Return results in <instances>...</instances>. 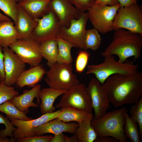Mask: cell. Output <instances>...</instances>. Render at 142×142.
<instances>
[{
  "label": "cell",
  "mask_w": 142,
  "mask_h": 142,
  "mask_svg": "<svg viewBox=\"0 0 142 142\" xmlns=\"http://www.w3.org/2000/svg\"><path fill=\"white\" fill-rule=\"evenodd\" d=\"M46 72L44 80L49 87L67 90L80 83L76 75L73 72L72 64L56 62Z\"/></svg>",
  "instance_id": "5"
},
{
  "label": "cell",
  "mask_w": 142,
  "mask_h": 142,
  "mask_svg": "<svg viewBox=\"0 0 142 142\" xmlns=\"http://www.w3.org/2000/svg\"><path fill=\"white\" fill-rule=\"evenodd\" d=\"M57 118L65 123L75 122L80 123L84 120L89 113L85 111L69 107H63Z\"/></svg>",
  "instance_id": "25"
},
{
  "label": "cell",
  "mask_w": 142,
  "mask_h": 142,
  "mask_svg": "<svg viewBox=\"0 0 142 142\" xmlns=\"http://www.w3.org/2000/svg\"><path fill=\"white\" fill-rule=\"evenodd\" d=\"M0 124H4L5 126V129H2L0 130V136L6 138L8 136L11 138L14 139L13 132L16 128L6 117H4L0 114Z\"/></svg>",
  "instance_id": "34"
},
{
  "label": "cell",
  "mask_w": 142,
  "mask_h": 142,
  "mask_svg": "<svg viewBox=\"0 0 142 142\" xmlns=\"http://www.w3.org/2000/svg\"><path fill=\"white\" fill-rule=\"evenodd\" d=\"M78 125L77 122L65 123L56 118L34 128L32 131V136L47 133L54 135L63 133L74 134Z\"/></svg>",
  "instance_id": "16"
},
{
  "label": "cell",
  "mask_w": 142,
  "mask_h": 142,
  "mask_svg": "<svg viewBox=\"0 0 142 142\" xmlns=\"http://www.w3.org/2000/svg\"><path fill=\"white\" fill-rule=\"evenodd\" d=\"M58 52L57 62L71 64L73 62L71 50L74 47L70 42L59 37L57 39Z\"/></svg>",
  "instance_id": "26"
},
{
  "label": "cell",
  "mask_w": 142,
  "mask_h": 142,
  "mask_svg": "<svg viewBox=\"0 0 142 142\" xmlns=\"http://www.w3.org/2000/svg\"><path fill=\"white\" fill-rule=\"evenodd\" d=\"M124 126V133L127 139L132 142H140V134L138 124L133 120L126 113Z\"/></svg>",
  "instance_id": "28"
},
{
  "label": "cell",
  "mask_w": 142,
  "mask_h": 142,
  "mask_svg": "<svg viewBox=\"0 0 142 142\" xmlns=\"http://www.w3.org/2000/svg\"><path fill=\"white\" fill-rule=\"evenodd\" d=\"M55 107L58 108H71L88 113H92L93 109L85 85L80 83L73 86L63 94L59 102Z\"/></svg>",
  "instance_id": "8"
},
{
  "label": "cell",
  "mask_w": 142,
  "mask_h": 142,
  "mask_svg": "<svg viewBox=\"0 0 142 142\" xmlns=\"http://www.w3.org/2000/svg\"><path fill=\"white\" fill-rule=\"evenodd\" d=\"M14 0L15 1L17 2H18V0Z\"/></svg>",
  "instance_id": "45"
},
{
  "label": "cell",
  "mask_w": 142,
  "mask_h": 142,
  "mask_svg": "<svg viewBox=\"0 0 142 142\" xmlns=\"http://www.w3.org/2000/svg\"><path fill=\"white\" fill-rule=\"evenodd\" d=\"M38 22L32 34V39L39 44L59 37L61 25L57 17L50 11L41 18L34 19Z\"/></svg>",
  "instance_id": "10"
},
{
  "label": "cell",
  "mask_w": 142,
  "mask_h": 142,
  "mask_svg": "<svg viewBox=\"0 0 142 142\" xmlns=\"http://www.w3.org/2000/svg\"><path fill=\"white\" fill-rule=\"evenodd\" d=\"M86 88L92 101L94 113V118L98 119L110 107L106 91L103 85L94 78L91 79Z\"/></svg>",
  "instance_id": "12"
},
{
  "label": "cell",
  "mask_w": 142,
  "mask_h": 142,
  "mask_svg": "<svg viewBox=\"0 0 142 142\" xmlns=\"http://www.w3.org/2000/svg\"><path fill=\"white\" fill-rule=\"evenodd\" d=\"M130 118L138 125L140 138L142 139V97L138 102L134 104L129 111Z\"/></svg>",
  "instance_id": "31"
},
{
  "label": "cell",
  "mask_w": 142,
  "mask_h": 142,
  "mask_svg": "<svg viewBox=\"0 0 142 142\" xmlns=\"http://www.w3.org/2000/svg\"><path fill=\"white\" fill-rule=\"evenodd\" d=\"M78 141L75 135L69 137L60 133L53 136L50 142H78Z\"/></svg>",
  "instance_id": "37"
},
{
  "label": "cell",
  "mask_w": 142,
  "mask_h": 142,
  "mask_svg": "<svg viewBox=\"0 0 142 142\" xmlns=\"http://www.w3.org/2000/svg\"><path fill=\"white\" fill-rule=\"evenodd\" d=\"M19 94L14 87L7 86L4 81H2L0 84V105L7 101L11 100Z\"/></svg>",
  "instance_id": "32"
},
{
  "label": "cell",
  "mask_w": 142,
  "mask_h": 142,
  "mask_svg": "<svg viewBox=\"0 0 142 142\" xmlns=\"http://www.w3.org/2000/svg\"><path fill=\"white\" fill-rule=\"evenodd\" d=\"M50 0H22L18 5L33 19L41 18L50 10L49 4Z\"/></svg>",
  "instance_id": "20"
},
{
  "label": "cell",
  "mask_w": 142,
  "mask_h": 142,
  "mask_svg": "<svg viewBox=\"0 0 142 142\" xmlns=\"http://www.w3.org/2000/svg\"><path fill=\"white\" fill-rule=\"evenodd\" d=\"M18 6L14 0H0V9L13 20L14 24L17 21Z\"/></svg>",
  "instance_id": "30"
},
{
  "label": "cell",
  "mask_w": 142,
  "mask_h": 142,
  "mask_svg": "<svg viewBox=\"0 0 142 142\" xmlns=\"http://www.w3.org/2000/svg\"><path fill=\"white\" fill-rule=\"evenodd\" d=\"M95 3L113 6L119 4L117 0H95Z\"/></svg>",
  "instance_id": "39"
},
{
  "label": "cell",
  "mask_w": 142,
  "mask_h": 142,
  "mask_svg": "<svg viewBox=\"0 0 142 142\" xmlns=\"http://www.w3.org/2000/svg\"><path fill=\"white\" fill-rule=\"evenodd\" d=\"M9 47L23 62L32 67L39 65L43 58L40 44L32 38L18 39Z\"/></svg>",
  "instance_id": "11"
},
{
  "label": "cell",
  "mask_w": 142,
  "mask_h": 142,
  "mask_svg": "<svg viewBox=\"0 0 142 142\" xmlns=\"http://www.w3.org/2000/svg\"><path fill=\"white\" fill-rule=\"evenodd\" d=\"M127 112V109L124 106L106 112L98 119L93 118L91 124L97 136H108L115 138L118 141L127 142L123 131L125 115Z\"/></svg>",
  "instance_id": "3"
},
{
  "label": "cell",
  "mask_w": 142,
  "mask_h": 142,
  "mask_svg": "<svg viewBox=\"0 0 142 142\" xmlns=\"http://www.w3.org/2000/svg\"><path fill=\"white\" fill-rule=\"evenodd\" d=\"M81 12H85L95 3V0H69Z\"/></svg>",
  "instance_id": "35"
},
{
  "label": "cell",
  "mask_w": 142,
  "mask_h": 142,
  "mask_svg": "<svg viewBox=\"0 0 142 142\" xmlns=\"http://www.w3.org/2000/svg\"><path fill=\"white\" fill-rule=\"evenodd\" d=\"M104 61L100 64L88 65L86 73L95 75V78L103 85L110 76L116 74L130 75L137 72L138 66L132 61L124 63L116 61L113 55L104 57Z\"/></svg>",
  "instance_id": "4"
},
{
  "label": "cell",
  "mask_w": 142,
  "mask_h": 142,
  "mask_svg": "<svg viewBox=\"0 0 142 142\" xmlns=\"http://www.w3.org/2000/svg\"><path fill=\"white\" fill-rule=\"evenodd\" d=\"M111 42L101 53L103 57L115 55L118 61L124 63L130 57L134 60L140 57L142 47V35L124 29L114 30Z\"/></svg>",
  "instance_id": "2"
},
{
  "label": "cell",
  "mask_w": 142,
  "mask_h": 142,
  "mask_svg": "<svg viewBox=\"0 0 142 142\" xmlns=\"http://www.w3.org/2000/svg\"><path fill=\"white\" fill-rule=\"evenodd\" d=\"M103 85L113 106L137 103L142 95V73L116 74L109 77Z\"/></svg>",
  "instance_id": "1"
},
{
  "label": "cell",
  "mask_w": 142,
  "mask_h": 142,
  "mask_svg": "<svg viewBox=\"0 0 142 142\" xmlns=\"http://www.w3.org/2000/svg\"><path fill=\"white\" fill-rule=\"evenodd\" d=\"M41 55L50 67L57 62L58 49L56 39L47 40L40 44Z\"/></svg>",
  "instance_id": "24"
},
{
  "label": "cell",
  "mask_w": 142,
  "mask_h": 142,
  "mask_svg": "<svg viewBox=\"0 0 142 142\" xmlns=\"http://www.w3.org/2000/svg\"><path fill=\"white\" fill-rule=\"evenodd\" d=\"M102 39L99 32L95 28L86 30L85 38V49L97 50L101 44Z\"/></svg>",
  "instance_id": "29"
},
{
  "label": "cell",
  "mask_w": 142,
  "mask_h": 142,
  "mask_svg": "<svg viewBox=\"0 0 142 142\" xmlns=\"http://www.w3.org/2000/svg\"><path fill=\"white\" fill-rule=\"evenodd\" d=\"M16 141L14 139H9L7 137L6 138H2L0 136V142H14Z\"/></svg>",
  "instance_id": "42"
},
{
  "label": "cell",
  "mask_w": 142,
  "mask_h": 142,
  "mask_svg": "<svg viewBox=\"0 0 142 142\" xmlns=\"http://www.w3.org/2000/svg\"><path fill=\"white\" fill-rule=\"evenodd\" d=\"M90 55L87 50H83L78 53L76 59L75 68L76 71L82 73L86 67Z\"/></svg>",
  "instance_id": "33"
},
{
  "label": "cell",
  "mask_w": 142,
  "mask_h": 142,
  "mask_svg": "<svg viewBox=\"0 0 142 142\" xmlns=\"http://www.w3.org/2000/svg\"><path fill=\"white\" fill-rule=\"evenodd\" d=\"M53 136L44 135L21 138L16 141L17 142H50Z\"/></svg>",
  "instance_id": "36"
},
{
  "label": "cell",
  "mask_w": 142,
  "mask_h": 142,
  "mask_svg": "<svg viewBox=\"0 0 142 142\" xmlns=\"http://www.w3.org/2000/svg\"><path fill=\"white\" fill-rule=\"evenodd\" d=\"M2 82V81L1 80V79L0 78V84L1 83V82Z\"/></svg>",
  "instance_id": "44"
},
{
  "label": "cell",
  "mask_w": 142,
  "mask_h": 142,
  "mask_svg": "<svg viewBox=\"0 0 142 142\" xmlns=\"http://www.w3.org/2000/svg\"><path fill=\"white\" fill-rule=\"evenodd\" d=\"M5 84L11 86L16 84L17 79L24 70L26 63L9 47L3 48Z\"/></svg>",
  "instance_id": "14"
},
{
  "label": "cell",
  "mask_w": 142,
  "mask_h": 142,
  "mask_svg": "<svg viewBox=\"0 0 142 142\" xmlns=\"http://www.w3.org/2000/svg\"><path fill=\"white\" fill-rule=\"evenodd\" d=\"M46 73L45 69L39 65L33 67L21 73L16 84L20 88L25 86L33 88L41 80Z\"/></svg>",
  "instance_id": "19"
},
{
  "label": "cell",
  "mask_w": 142,
  "mask_h": 142,
  "mask_svg": "<svg viewBox=\"0 0 142 142\" xmlns=\"http://www.w3.org/2000/svg\"><path fill=\"white\" fill-rule=\"evenodd\" d=\"M94 118L92 113H89L86 118L79 123L74 134L78 142H93L97 135L91 124V121Z\"/></svg>",
  "instance_id": "22"
},
{
  "label": "cell",
  "mask_w": 142,
  "mask_h": 142,
  "mask_svg": "<svg viewBox=\"0 0 142 142\" xmlns=\"http://www.w3.org/2000/svg\"><path fill=\"white\" fill-rule=\"evenodd\" d=\"M37 24L38 22L19 5L17 21L14 24L18 34L17 40L32 38V33Z\"/></svg>",
  "instance_id": "18"
},
{
  "label": "cell",
  "mask_w": 142,
  "mask_h": 142,
  "mask_svg": "<svg viewBox=\"0 0 142 142\" xmlns=\"http://www.w3.org/2000/svg\"><path fill=\"white\" fill-rule=\"evenodd\" d=\"M3 48L0 46V78L2 81H4L5 78Z\"/></svg>",
  "instance_id": "38"
},
{
  "label": "cell",
  "mask_w": 142,
  "mask_h": 142,
  "mask_svg": "<svg viewBox=\"0 0 142 142\" xmlns=\"http://www.w3.org/2000/svg\"><path fill=\"white\" fill-rule=\"evenodd\" d=\"M49 7L57 17L61 26L67 28L72 19L78 18L81 12L69 0H50Z\"/></svg>",
  "instance_id": "15"
},
{
  "label": "cell",
  "mask_w": 142,
  "mask_h": 142,
  "mask_svg": "<svg viewBox=\"0 0 142 142\" xmlns=\"http://www.w3.org/2000/svg\"><path fill=\"white\" fill-rule=\"evenodd\" d=\"M61 112L60 109L55 111L43 114L37 118L29 120H11V123L16 127L13 132L14 139L16 141L21 138L32 136V131L34 128L57 118Z\"/></svg>",
  "instance_id": "13"
},
{
  "label": "cell",
  "mask_w": 142,
  "mask_h": 142,
  "mask_svg": "<svg viewBox=\"0 0 142 142\" xmlns=\"http://www.w3.org/2000/svg\"><path fill=\"white\" fill-rule=\"evenodd\" d=\"M119 4L109 6L94 3L88 10L89 19L94 28L99 33L105 34L113 30V23Z\"/></svg>",
  "instance_id": "7"
},
{
  "label": "cell",
  "mask_w": 142,
  "mask_h": 142,
  "mask_svg": "<svg viewBox=\"0 0 142 142\" xmlns=\"http://www.w3.org/2000/svg\"><path fill=\"white\" fill-rule=\"evenodd\" d=\"M0 111L4 113L10 121L13 119L29 120L33 118L28 116L26 113L19 110L10 100H7L0 105Z\"/></svg>",
  "instance_id": "27"
},
{
  "label": "cell",
  "mask_w": 142,
  "mask_h": 142,
  "mask_svg": "<svg viewBox=\"0 0 142 142\" xmlns=\"http://www.w3.org/2000/svg\"><path fill=\"white\" fill-rule=\"evenodd\" d=\"M95 142H118L115 138L108 136H97Z\"/></svg>",
  "instance_id": "40"
},
{
  "label": "cell",
  "mask_w": 142,
  "mask_h": 142,
  "mask_svg": "<svg viewBox=\"0 0 142 142\" xmlns=\"http://www.w3.org/2000/svg\"><path fill=\"white\" fill-rule=\"evenodd\" d=\"M18 34L11 20L0 21V46L9 47L17 40Z\"/></svg>",
  "instance_id": "23"
},
{
  "label": "cell",
  "mask_w": 142,
  "mask_h": 142,
  "mask_svg": "<svg viewBox=\"0 0 142 142\" xmlns=\"http://www.w3.org/2000/svg\"><path fill=\"white\" fill-rule=\"evenodd\" d=\"M11 20L8 17L4 15L0 12V21H8Z\"/></svg>",
  "instance_id": "43"
},
{
  "label": "cell",
  "mask_w": 142,
  "mask_h": 142,
  "mask_svg": "<svg viewBox=\"0 0 142 142\" xmlns=\"http://www.w3.org/2000/svg\"><path fill=\"white\" fill-rule=\"evenodd\" d=\"M18 0V2H19L21 1L22 0Z\"/></svg>",
  "instance_id": "46"
},
{
  "label": "cell",
  "mask_w": 142,
  "mask_h": 142,
  "mask_svg": "<svg viewBox=\"0 0 142 142\" xmlns=\"http://www.w3.org/2000/svg\"><path fill=\"white\" fill-rule=\"evenodd\" d=\"M41 85L37 84L29 90L24 91L23 93L16 96L10 100L20 111L27 113L30 107H39L41 102L39 94Z\"/></svg>",
  "instance_id": "17"
},
{
  "label": "cell",
  "mask_w": 142,
  "mask_h": 142,
  "mask_svg": "<svg viewBox=\"0 0 142 142\" xmlns=\"http://www.w3.org/2000/svg\"><path fill=\"white\" fill-rule=\"evenodd\" d=\"M67 90L53 89L50 87L41 89L39 98L41 100L39 106L40 112L43 114L54 111L55 107L53 103L57 98Z\"/></svg>",
  "instance_id": "21"
},
{
  "label": "cell",
  "mask_w": 142,
  "mask_h": 142,
  "mask_svg": "<svg viewBox=\"0 0 142 142\" xmlns=\"http://www.w3.org/2000/svg\"><path fill=\"white\" fill-rule=\"evenodd\" d=\"M125 29L142 35V12L137 4L118 10L113 23V30Z\"/></svg>",
  "instance_id": "6"
},
{
  "label": "cell",
  "mask_w": 142,
  "mask_h": 142,
  "mask_svg": "<svg viewBox=\"0 0 142 142\" xmlns=\"http://www.w3.org/2000/svg\"><path fill=\"white\" fill-rule=\"evenodd\" d=\"M88 19V12H81L78 18L71 21L69 27H60L59 37L71 43L74 47L84 50L86 27Z\"/></svg>",
  "instance_id": "9"
},
{
  "label": "cell",
  "mask_w": 142,
  "mask_h": 142,
  "mask_svg": "<svg viewBox=\"0 0 142 142\" xmlns=\"http://www.w3.org/2000/svg\"><path fill=\"white\" fill-rule=\"evenodd\" d=\"M120 7H124L137 4L138 0H117Z\"/></svg>",
  "instance_id": "41"
}]
</instances>
